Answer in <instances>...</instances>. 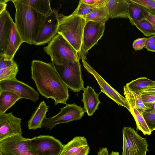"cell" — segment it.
<instances>
[{
    "instance_id": "13",
    "label": "cell",
    "mask_w": 155,
    "mask_h": 155,
    "mask_svg": "<svg viewBox=\"0 0 155 155\" xmlns=\"http://www.w3.org/2000/svg\"><path fill=\"white\" fill-rule=\"evenodd\" d=\"M58 14L57 10H54L50 15L46 17L42 29L34 41L33 45H45L49 43L57 34Z\"/></svg>"
},
{
    "instance_id": "31",
    "label": "cell",
    "mask_w": 155,
    "mask_h": 155,
    "mask_svg": "<svg viewBox=\"0 0 155 155\" xmlns=\"http://www.w3.org/2000/svg\"><path fill=\"white\" fill-rule=\"evenodd\" d=\"M142 115L150 131L155 130V110L147 108Z\"/></svg>"
},
{
    "instance_id": "28",
    "label": "cell",
    "mask_w": 155,
    "mask_h": 155,
    "mask_svg": "<svg viewBox=\"0 0 155 155\" xmlns=\"http://www.w3.org/2000/svg\"><path fill=\"white\" fill-rule=\"evenodd\" d=\"M129 20L131 24L135 26L145 36L148 37L155 35V26L146 19L138 21Z\"/></svg>"
},
{
    "instance_id": "10",
    "label": "cell",
    "mask_w": 155,
    "mask_h": 155,
    "mask_svg": "<svg viewBox=\"0 0 155 155\" xmlns=\"http://www.w3.org/2000/svg\"><path fill=\"white\" fill-rule=\"evenodd\" d=\"M105 23L92 21H86L84 27L80 58L87 59L86 56L88 51L94 45L97 44L99 40L103 36Z\"/></svg>"
},
{
    "instance_id": "36",
    "label": "cell",
    "mask_w": 155,
    "mask_h": 155,
    "mask_svg": "<svg viewBox=\"0 0 155 155\" xmlns=\"http://www.w3.org/2000/svg\"><path fill=\"white\" fill-rule=\"evenodd\" d=\"M97 155H120L118 152L112 151L109 153L107 147L100 148Z\"/></svg>"
},
{
    "instance_id": "7",
    "label": "cell",
    "mask_w": 155,
    "mask_h": 155,
    "mask_svg": "<svg viewBox=\"0 0 155 155\" xmlns=\"http://www.w3.org/2000/svg\"><path fill=\"white\" fill-rule=\"evenodd\" d=\"M60 109V112L56 115L50 117H46L42 123V127L46 129H49L51 131L58 124L80 120L85 112L84 108L75 103L67 104L65 107Z\"/></svg>"
},
{
    "instance_id": "11",
    "label": "cell",
    "mask_w": 155,
    "mask_h": 155,
    "mask_svg": "<svg viewBox=\"0 0 155 155\" xmlns=\"http://www.w3.org/2000/svg\"><path fill=\"white\" fill-rule=\"evenodd\" d=\"M11 91L20 98L28 99L35 103L39 99V94L33 87L17 79L0 81V91Z\"/></svg>"
},
{
    "instance_id": "43",
    "label": "cell",
    "mask_w": 155,
    "mask_h": 155,
    "mask_svg": "<svg viewBox=\"0 0 155 155\" xmlns=\"http://www.w3.org/2000/svg\"><path fill=\"white\" fill-rule=\"evenodd\" d=\"M0 155H2L1 153H0Z\"/></svg>"
},
{
    "instance_id": "19",
    "label": "cell",
    "mask_w": 155,
    "mask_h": 155,
    "mask_svg": "<svg viewBox=\"0 0 155 155\" xmlns=\"http://www.w3.org/2000/svg\"><path fill=\"white\" fill-rule=\"evenodd\" d=\"M23 42L24 41L13 21L7 48L4 55L5 59L9 60H13L15 54Z\"/></svg>"
},
{
    "instance_id": "5",
    "label": "cell",
    "mask_w": 155,
    "mask_h": 155,
    "mask_svg": "<svg viewBox=\"0 0 155 155\" xmlns=\"http://www.w3.org/2000/svg\"><path fill=\"white\" fill-rule=\"evenodd\" d=\"M52 64L68 88L74 92L84 88L79 61L63 59L59 64Z\"/></svg>"
},
{
    "instance_id": "15",
    "label": "cell",
    "mask_w": 155,
    "mask_h": 155,
    "mask_svg": "<svg viewBox=\"0 0 155 155\" xmlns=\"http://www.w3.org/2000/svg\"><path fill=\"white\" fill-rule=\"evenodd\" d=\"M90 150L86 139L76 136L64 145L60 155H87Z\"/></svg>"
},
{
    "instance_id": "3",
    "label": "cell",
    "mask_w": 155,
    "mask_h": 155,
    "mask_svg": "<svg viewBox=\"0 0 155 155\" xmlns=\"http://www.w3.org/2000/svg\"><path fill=\"white\" fill-rule=\"evenodd\" d=\"M58 18L57 34H60L67 40L79 55L86 21L83 17L73 13L68 16L59 14Z\"/></svg>"
},
{
    "instance_id": "27",
    "label": "cell",
    "mask_w": 155,
    "mask_h": 155,
    "mask_svg": "<svg viewBox=\"0 0 155 155\" xmlns=\"http://www.w3.org/2000/svg\"><path fill=\"white\" fill-rule=\"evenodd\" d=\"M155 85V81L146 77H142L127 83L126 86L132 91H140L147 88Z\"/></svg>"
},
{
    "instance_id": "41",
    "label": "cell",
    "mask_w": 155,
    "mask_h": 155,
    "mask_svg": "<svg viewBox=\"0 0 155 155\" xmlns=\"http://www.w3.org/2000/svg\"><path fill=\"white\" fill-rule=\"evenodd\" d=\"M145 48L148 51L155 52V43L150 44L146 46Z\"/></svg>"
},
{
    "instance_id": "17",
    "label": "cell",
    "mask_w": 155,
    "mask_h": 155,
    "mask_svg": "<svg viewBox=\"0 0 155 155\" xmlns=\"http://www.w3.org/2000/svg\"><path fill=\"white\" fill-rule=\"evenodd\" d=\"M129 0H105V5L111 18H128Z\"/></svg>"
},
{
    "instance_id": "25",
    "label": "cell",
    "mask_w": 155,
    "mask_h": 155,
    "mask_svg": "<svg viewBox=\"0 0 155 155\" xmlns=\"http://www.w3.org/2000/svg\"><path fill=\"white\" fill-rule=\"evenodd\" d=\"M86 21L105 23L109 18L108 11L106 5L97 9L92 13L83 17Z\"/></svg>"
},
{
    "instance_id": "1",
    "label": "cell",
    "mask_w": 155,
    "mask_h": 155,
    "mask_svg": "<svg viewBox=\"0 0 155 155\" xmlns=\"http://www.w3.org/2000/svg\"><path fill=\"white\" fill-rule=\"evenodd\" d=\"M31 71V78L42 96L54 100L55 106L58 104H67L69 96L68 88L52 63L33 60Z\"/></svg>"
},
{
    "instance_id": "24",
    "label": "cell",
    "mask_w": 155,
    "mask_h": 155,
    "mask_svg": "<svg viewBox=\"0 0 155 155\" xmlns=\"http://www.w3.org/2000/svg\"><path fill=\"white\" fill-rule=\"evenodd\" d=\"M20 99V97L14 93L8 91H0V114L5 113Z\"/></svg>"
},
{
    "instance_id": "8",
    "label": "cell",
    "mask_w": 155,
    "mask_h": 155,
    "mask_svg": "<svg viewBox=\"0 0 155 155\" xmlns=\"http://www.w3.org/2000/svg\"><path fill=\"white\" fill-rule=\"evenodd\" d=\"M27 141L37 155H60L64 146L59 140L48 135L28 138Z\"/></svg>"
},
{
    "instance_id": "22",
    "label": "cell",
    "mask_w": 155,
    "mask_h": 155,
    "mask_svg": "<svg viewBox=\"0 0 155 155\" xmlns=\"http://www.w3.org/2000/svg\"><path fill=\"white\" fill-rule=\"evenodd\" d=\"M124 95L129 105L130 109L135 108L142 114L147 108L142 101L141 94L139 91H131L126 86L124 87Z\"/></svg>"
},
{
    "instance_id": "39",
    "label": "cell",
    "mask_w": 155,
    "mask_h": 155,
    "mask_svg": "<svg viewBox=\"0 0 155 155\" xmlns=\"http://www.w3.org/2000/svg\"><path fill=\"white\" fill-rule=\"evenodd\" d=\"M9 0H0V13L6 10L7 2Z\"/></svg>"
},
{
    "instance_id": "35",
    "label": "cell",
    "mask_w": 155,
    "mask_h": 155,
    "mask_svg": "<svg viewBox=\"0 0 155 155\" xmlns=\"http://www.w3.org/2000/svg\"><path fill=\"white\" fill-rule=\"evenodd\" d=\"M84 3L97 8L105 6V0H81Z\"/></svg>"
},
{
    "instance_id": "29",
    "label": "cell",
    "mask_w": 155,
    "mask_h": 155,
    "mask_svg": "<svg viewBox=\"0 0 155 155\" xmlns=\"http://www.w3.org/2000/svg\"><path fill=\"white\" fill-rule=\"evenodd\" d=\"M130 112L136 122L137 130L141 131L145 135H151V132L147 126L142 114L134 108L130 109Z\"/></svg>"
},
{
    "instance_id": "2",
    "label": "cell",
    "mask_w": 155,
    "mask_h": 155,
    "mask_svg": "<svg viewBox=\"0 0 155 155\" xmlns=\"http://www.w3.org/2000/svg\"><path fill=\"white\" fill-rule=\"evenodd\" d=\"M11 1L15 8L16 27L24 42L32 45L42 30L46 17L17 0Z\"/></svg>"
},
{
    "instance_id": "32",
    "label": "cell",
    "mask_w": 155,
    "mask_h": 155,
    "mask_svg": "<svg viewBox=\"0 0 155 155\" xmlns=\"http://www.w3.org/2000/svg\"><path fill=\"white\" fill-rule=\"evenodd\" d=\"M147 38H139L134 41L132 44L133 49L135 51L141 50L145 47Z\"/></svg>"
},
{
    "instance_id": "14",
    "label": "cell",
    "mask_w": 155,
    "mask_h": 155,
    "mask_svg": "<svg viewBox=\"0 0 155 155\" xmlns=\"http://www.w3.org/2000/svg\"><path fill=\"white\" fill-rule=\"evenodd\" d=\"M21 119L12 112L0 114V140L16 135H22Z\"/></svg>"
},
{
    "instance_id": "4",
    "label": "cell",
    "mask_w": 155,
    "mask_h": 155,
    "mask_svg": "<svg viewBox=\"0 0 155 155\" xmlns=\"http://www.w3.org/2000/svg\"><path fill=\"white\" fill-rule=\"evenodd\" d=\"M44 50L50 57L52 63L59 64L62 60L78 61V53L63 36L57 34L44 48Z\"/></svg>"
},
{
    "instance_id": "37",
    "label": "cell",
    "mask_w": 155,
    "mask_h": 155,
    "mask_svg": "<svg viewBox=\"0 0 155 155\" xmlns=\"http://www.w3.org/2000/svg\"><path fill=\"white\" fill-rule=\"evenodd\" d=\"M147 11L145 19L155 26V15L150 13Z\"/></svg>"
},
{
    "instance_id": "26",
    "label": "cell",
    "mask_w": 155,
    "mask_h": 155,
    "mask_svg": "<svg viewBox=\"0 0 155 155\" xmlns=\"http://www.w3.org/2000/svg\"><path fill=\"white\" fill-rule=\"evenodd\" d=\"M147 11L145 7L129 0L128 19L140 20L145 19Z\"/></svg>"
},
{
    "instance_id": "9",
    "label": "cell",
    "mask_w": 155,
    "mask_h": 155,
    "mask_svg": "<svg viewBox=\"0 0 155 155\" xmlns=\"http://www.w3.org/2000/svg\"><path fill=\"white\" fill-rule=\"evenodd\" d=\"M28 138L16 135L0 140L2 155H37L28 142Z\"/></svg>"
},
{
    "instance_id": "18",
    "label": "cell",
    "mask_w": 155,
    "mask_h": 155,
    "mask_svg": "<svg viewBox=\"0 0 155 155\" xmlns=\"http://www.w3.org/2000/svg\"><path fill=\"white\" fill-rule=\"evenodd\" d=\"M81 100L84 103V108L89 116H91L98 109L101 103L99 94L90 86H87L83 90Z\"/></svg>"
},
{
    "instance_id": "12",
    "label": "cell",
    "mask_w": 155,
    "mask_h": 155,
    "mask_svg": "<svg viewBox=\"0 0 155 155\" xmlns=\"http://www.w3.org/2000/svg\"><path fill=\"white\" fill-rule=\"evenodd\" d=\"M83 65L86 70L91 74L97 80L103 92L117 104L126 108L130 112V107L125 97L113 88L87 62L85 59H82Z\"/></svg>"
},
{
    "instance_id": "34",
    "label": "cell",
    "mask_w": 155,
    "mask_h": 155,
    "mask_svg": "<svg viewBox=\"0 0 155 155\" xmlns=\"http://www.w3.org/2000/svg\"><path fill=\"white\" fill-rule=\"evenodd\" d=\"M145 7L155 9V0H131Z\"/></svg>"
},
{
    "instance_id": "42",
    "label": "cell",
    "mask_w": 155,
    "mask_h": 155,
    "mask_svg": "<svg viewBox=\"0 0 155 155\" xmlns=\"http://www.w3.org/2000/svg\"><path fill=\"white\" fill-rule=\"evenodd\" d=\"M145 106L148 109L155 110V102L147 105Z\"/></svg>"
},
{
    "instance_id": "38",
    "label": "cell",
    "mask_w": 155,
    "mask_h": 155,
    "mask_svg": "<svg viewBox=\"0 0 155 155\" xmlns=\"http://www.w3.org/2000/svg\"><path fill=\"white\" fill-rule=\"evenodd\" d=\"M139 92L141 94L155 93V85L141 90Z\"/></svg>"
},
{
    "instance_id": "21",
    "label": "cell",
    "mask_w": 155,
    "mask_h": 155,
    "mask_svg": "<svg viewBox=\"0 0 155 155\" xmlns=\"http://www.w3.org/2000/svg\"><path fill=\"white\" fill-rule=\"evenodd\" d=\"M49 107L44 101L41 102L28 122L29 130H35L41 128L42 124L46 117V113L48 111Z\"/></svg>"
},
{
    "instance_id": "20",
    "label": "cell",
    "mask_w": 155,
    "mask_h": 155,
    "mask_svg": "<svg viewBox=\"0 0 155 155\" xmlns=\"http://www.w3.org/2000/svg\"><path fill=\"white\" fill-rule=\"evenodd\" d=\"M18 71V64L15 61L5 59L4 55L0 56V81L16 79Z\"/></svg>"
},
{
    "instance_id": "16",
    "label": "cell",
    "mask_w": 155,
    "mask_h": 155,
    "mask_svg": "<svg viewBox=\"0 0 155 155\" xmlns=\"http://www.w3.org/2000/svg\"><path fill=\"white\" fill-rule=\"evenodd\" d=\"M13 21L6 10L0 13V56L4 55L6 50Z\"/></svg>"
},
{
    "instance_id": "6",
    "label": "cell",
    "mask_w": 155,
    "mask_h": 155,
    "mask_svg": "<svg viewBox=\"0 0 155 155\" xmlns=\"http://www.w3.org/2000/svg\"><path fill=\"white\" fill-rule=\"evenodd\" d=\"M123 144L122 155H146L148 151L147 141L131 127L122 130Z\"/></svg>"
},
{
    "instance_id": "40",
    "label": "cell",
    "mask_w": 155,
    "mask_h": 155,
    "mask_svg": "<svg viewBox=\"0 0 155 155\" xmlns=\"http://www.w3.org/2000/svg\"><path fill=\"white\" fill-rule=\"evenodd\" d=\"M155 43V35L147 38L146 42V46Z\"/></svg>"
},
{
    "instance_id": "33",
    "label": "cell",
    "mask_w": 155,
    "mask_h": 155,
    "mask_svg": "<svg viewBox=\"0 0 155 155\" xmlns=\"http://www.w3.org/2000/svg\"><path fill=\"white\" fill-rule=\"evenodd\" d=\"M141 98L145 106L155 102V93L141 94Z\"/></svg>"
},
{
    "instance_id": "23",
    "label": "cell",
    "mask_w": 155,
    "mask_h": 155,
    "mask_svg": "<svg viewBox=\"0 0 155 155\" xmlns=\"http://www.w3.org/2000/svg\"><path fill=\"white\" fill-rule=\"evenodd\" d=\"M20 3L28 5L46 17L50 15L53 10L49 0H17Z\"/></svg>"
},
{
    "instance_id": "30",
    "label": "cell",
    "mask_w": 155,
    "mask_h": 155,
    "mask_svg": "<svg viewBox=\"0 0 155 155\" xmlns=\"http://www.w3.org/2000/svg\"><path fill=\"white\" fill-rule=\"evenodd\" d=\"M97 8L84 3L81 0L79 1L78 7L72 13L83 17L92 13Z\"/></svg>"
}]
</instances>
